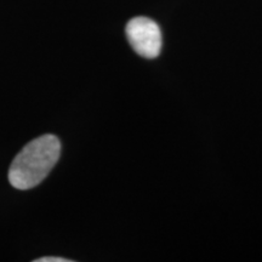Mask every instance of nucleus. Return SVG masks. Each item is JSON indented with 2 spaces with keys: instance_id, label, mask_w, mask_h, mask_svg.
I'll use <instances>...</instances> for the list:
<instances>
[{
  "instance_id": "1",
  "label": "nucleus",
  "mask_w": 262,
  "mask_h": 262,
  "mask_svg": "<svg viewBox=\"0 0 262 262\" xmlns=\"http://www.w3.org/2000/svg\"><path fill=\"white\" fill-rule=\"evenodd\" d=\"M61 156V142L55 135H42L27 143L12 160L9 181L12 187L34 188L47 179Z\"/></svg>"
},
{
  "instance_id": "2",
  "label": "nucleus",
  "mask_w": 262,
  "mask_h": 262,
  "mask_svg": "<svg viewBox=\"0 0 262 262\" xmlns=\"http://www.w3.org/2000/svg\"><path fill=\"white\" fill-rule=\"evenodd\" d=\"M126 38L136 54L145 58H156L163 45L162 31L153 19L135 17L126 25Z\"/></svg>"
},
{
  "instance_id": "3",
  "label": "nucleus",
  "mask_w": 262,
  "mask_h": 262,
  "mask_svg": "<svg viewBox=\"0 0 262 262\" xmlns=\"http://www.w3.org/2000/svg\"><path fill=\"white\" fill-rule=\"evenodd\" d=\"M34 262H72L70 258H63V257H57V256H45L34 260Z\"/></svg>"
}]
</instances>
